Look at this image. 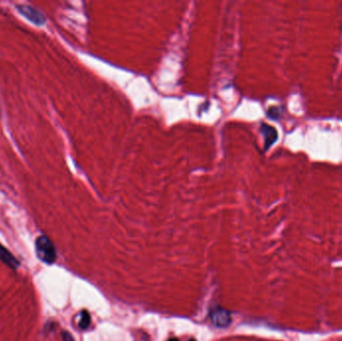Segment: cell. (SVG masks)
<instances>
[{
	"label": "cell",
	"instance_id": "obj_1",
	"mask_svg": "<svg viewBox=\"0 0 342 341\" xmlns=\"http://www.w3.org/2000/svg\"><path fill=\"white\" fill-rule=\"evenodd\" d=\"M35 250L37 257L42 262L52 264L56 260V250L50 239L44 235L38 236L35 241Z\"/></svg>",
	"mask_w": 342,
	"mask_h": 341
},
{
	"label": "cell",
	"instance_id": "obj_3",
	"mask_svg": "<svg viewBox=\"0 0 342 341\" xmlns=\"http://www.w3.org/2000/svg\"><path fill=\"white\" fill-rule=\"evenodd\" d=\"M17 9L19 10L22 15H24L26 18L36 24H42L45 22V18L43 17L42 14H40L32 7L26 6V5H18Z\"/></svg>",
	"mask_w": 342,
	"mask_h": 341
},
{
	"label": "cell",
	"instance_id": "obj_8",
	"mask_svg": "<svg viewBox=\"0 0 342 341\" xmlns=\"http://www.w3.org/2000/svg\"><path fill=\"white\" fill-rule=\"evenodd\" d=\"M189 341H195V340H193V339H191V340H189Z\"/></svg>",
	"mask_w": 342,
	"mask_h": 341
},
{
	"label": "cell",
	"instance_id": "obj_4",
	"mask_svg": "<svg viewBox=\"0 0 342 341\" xmlns=\"http://www.w3.org/2000/svg\"><path fill=\"white\" fill-rule=\"evenodd\" d=\"M0 261H2L11 269H17L19 265H20V263L12 255V253L1 244H0Z\"/></svg>",
	"mask_w": 342,
	"mask_h": 341
},
{
	"label": "cell",
	"instance_id": "obj_6",
	"mask_svg": "<svg viewBox=\"0 0 342 341\" xmlns=\"http://www.w3.org/2000/svg\"><path fill=\"white\" fill-rule=\"evenodd\" d=\"M62 337H63V341H74L73 337H72L68 332H66V331H64V332L62 333Z\"/></svg>",
	"mask_w": 342,
	"mask_h": 341
},
{
	"label": "cell",
	"instance_id": "obj_2",
	"mask_svg": "<svg viewBox=\"0 0 342 341\" xmlns=\"http://www.w3.org/2000/svg\"><path fill=\"white\" fill-rule=\"evenodd\" d=\"M211 320L214 325L218 327H226L230 324L231 316L230 313L223 308H215L210 314Z\"/></svg>",
	"mask_w": 342,
	"mask_h": 341
},
{
	"label": "cell",
	"instance_id": "obj_7",
	"mask_svg": "<svg viewBox=\"0 0 342 341\" xmlns=\"http://www.w3.org/2000/svg\"><path fill=\"white\" fill-rule=\"evenodd\" d=\"M168 341H178L176 338H172V339H169Z\"/></svg>",
	"mask_w": 342,
	"mask_h": 341
},
{
	"label": "cell",
	"instance_id": "obj_5",
	"mask_svg": "<svg viewBox=\"0 0 342 341\" xmlns=\"http://www.w3.org/2000/svg\"><path fill=\"white\" fill-rule=\"evenodd\" d=\"M90 325V315L87 311H82L79 315V321H78V326L80 329H87L88 326Z\"/></svg>",
	"mask_w": 342,
	"mask_h": 341
}]
</instances>
